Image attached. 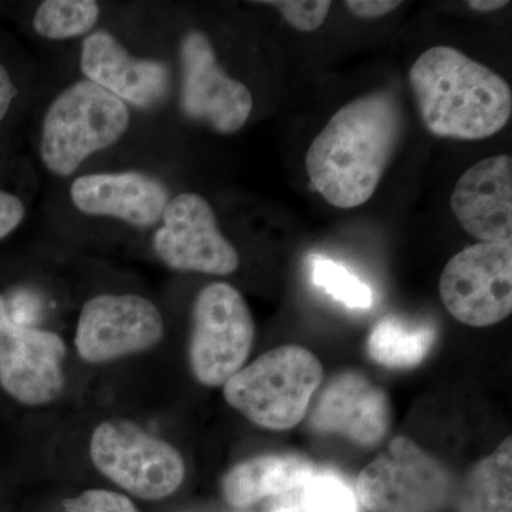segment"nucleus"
<instances>
[{
  "instance_id": "423d86ee",
  "label": "nucleus",
  "mask_w": 512,
  "mask_h": 512,
  "mask_svg": "<svg viewBox=\"0 0 512 512\" xmlns=\"http://www.w3.org/2000/svg\"><path fill=\"white\" fill-rule=\"evenodd\" d=\"M90 457L104 477L144 500L170 497L185 477L177 448L127 420L99 424L90 441Z\"/></svg>"
},
{
  "instance_id": "39448f33",
  "label": "nucleus",
  "mask_w": 512,
  "mask_h": 512,
  "mask_svg": "<svg viewBox=\"0 0 512 512\" xmlns=\"http://www.w3.org/2000/svg\"><path fill=\"white\" fill-rule=\"evenodd\" d=\"M454 491L447 468L404 436L394 437L356 483L357 497L370 512H443Z\"/></svg>"
},
{
  "instance_id": "5701e85b",
  "label": "nucleus",
  "mask_w": 512,
  "mask_h": 512,
  "mask_svg": "<svg viewBox=\"0 0 512 512\" xmlns=\"http://www.w3.org/2000/svg\"><path fill=\"white\" fill-rule=\"evenodd\" d=\"M275 6L289 25L301 32H313L325 23L332 2L328 0H276L262 2Z\"/></svg>"
},
{
  "instance_id": "4468645a",
  "label": "nucleus",
  "mask_w": 512,
  "mask_h": 512,
  "mask_svg": "<svg viewBox=\"0 0 512 512\" xmlns=\"http://www.w3.org/2000/svg\"><path fill=\"white\" fill-rule=\"evenodd\" d=\"M468 234L485 244L512 239V158L500 154L468 168L450 198Z\"/></svg>"
},
{
  "instance_id": "20e7f679",
  "label": "nucleus",
  "mask_w": 512,
  "mask_h": 512,
  "mask_svg": "<svg viewBox=\"0 0 512 512\" xmlns=\"http://www.w3.org/2000/svg\"><path fill=\"white\" fill-rule=\"evenodd\" d=\"M126 103L90 80L67 87L43 120L40 153L53 174L69 177L87 157L110 147L126 133Z\"/></svg>"
},
{
  "instance_id": "9b49d317",
  "label": "nucleus",
  "mask_w": 512,
  "mask_h": 512,
  "mask_svg": "<svg viewBox=\"0 0 512 512\" xmlns=\"http://www.w3.org/2000/svg\"><path fill=\"white\" fill-rule=\"evenodd\" d=\"M181 64L184 113L222 134L244 127L254 109V97L244 83L224 73L204 33L195 30L184 37Z\"/></svg>"
},
{
  "instance_id": "b1692460",
  "label": "nucleus",
  "mask_w": 512,
  "mask_h": 512,
  "mask_svg": "<svg viewBox=\"0 0 512 512\" xmlns=\"http://www.w3.org/2000/svg\"><path fill=\"white\" fill-rule=\"evenodd\" d=\"M63 512H138L124 495L107 490L84 491L79 497L67 498Z\"/></svg>"
},
{
  "instance_id": "6e6552de",
  "label": "nucleus",
  "mask_w": 512,
  "mask_h": 512,
  "mask_svg": "<svg viewBox=\"0 0 512 512\" xmlns=\"http://www.w3.org/2000/svg\"><path fill=\"white\" fill-rule=\"evenodd\" d=\"M450 315L464 325L485 328L512 312V241L473 245L448 261L439 284Z\"/></svg>"
},
{
  "instance_id": "f8f14e48",
  "label": "nucleus",
  "mask_w": 512,
  "mask_h": 512,
  "mask_svg": "<svg viewBox=\"0 0 512 512\" xmlns=\"http://www.w3.org/2000/svg\"><path fill=\"white\" fill-rule=\"evenodd\" d=\"M64 356L56 333L10 322L0 330V386L28 406L55 402L64 387Z\"/></svg>"
},
{
  "instance_id": "c85d7f7f",
  "label": "nucleus",
  "mask_w": 512,
  "mask_h": 512,
  "mask_svg": "<svg viewBox=\"0 0 512 512\" xmlns=\"http://www.w3.org/2000/svg\"><path fill=\"white\" fill-rule=\"evenodd\" d=\"M508 5H510V2H507V0H471V2H468L470 9L483 13L494 12V10L503 9Z\"/></svg>"
},
{
  "instance_id": "412c9836",
  "label": "nucleus",
  "mask_w": 512,
  "mask_h": 512,
  "mask_svg": "<svg viewBox=\"0 0 512 512\" xmlns=\"http://www.w3.org/2000/svg\"><path fill=\"white\" fill-rule=\"evenodd\" d=\"M311 278L316 288L322 289L346 308L370 309L375 302L369 285L357 278L345 265L328 256H312Z\"/></svg>"
},
{
  "instance_id": "2eb2a0df",
  "label": "nucleus",
  "mask_w": 512,
  "mask_h": 512,
  "mask_svg": "<svg viewBox=\"0 0 512 512\" xmlns=\"http://www.w3.org/2000/svg\"><path fill=\"white\" fill-rule=\"evenodd\" d=\"M82 70L90 82L143 109L160 103L170 87L163 63L136 59L107 32H94L84 40Z\"/></svg>"
},
{
  "instance_id": "dca6fc26",
  "label": "nucleus",
  "mask_w": 512,
  "mask_h": 512,
  "mask_svg": "<svg viewBox=\"0 0 512 512\" xmlns=\"http://www.w3.org/2000/svg\"><path fill=\"white\" fill-rule=\"evenodd\" d=\"M70 195L84 214L119 218L141 228L156 224L170 201L160 181L140 173L84 175L74 180Z\"/></svg>"
},
{
  "instance_id": "f257e3e1",
  "label": "nucleus",
  "mask_w": 512,
  "mask_h": 512,
  "mask_svg": "<svg viewBox=\"0 0 512 512\" xmlns=\"http://www.w3.org/2000/svg\"><path fill=\"white\" fill-rule=\"evenodd\" d=\"M402 111L389 92L357 97L329 120L306 154L315 190L342 210L373 197L402 134Z\"/></svg>"
},
{
  "instance_id": "cd10ccee",
  "label": "nucleus",
  "mask_w": 512,
  "mask_h": 512,
  "mask_svg": "<svg viewBox=\"0 0 512 512\" xmlns=\"http://www.w3.org/2000/svg\"><path fill=\"white\" fill-rule=\"evenodd\" d=\"M16 96V87L10 79L5 67L0 64V121L5 119L13 99Z\"/></svg>"
},
{
  "instance_id": "bb28decb",
  "label": "nucleus",
  "mask_w": 512,
  "mask_h": 512,
  "mask_svg": "<svg viewBox=\"0 0 512 512\" xmlns=\"http://www.w3.org/2000/svg\"><path fill=\"white\" fill-rule=\"evenodd\" d=\"M346 8L362 19L382 18L387 13L402 6V2H393V0H349L345 2Z\"/></svg>"
},
{
  "instance_id": "aec40b11",
  "label": "nucleus",
  "mask_w": 512,
  "mask_h": 512,
  "mask_svg": "<svg viewBox=\"0 0 512 512\" xmlns=\"http://www.w3.org/2000/svg\"><path fill=\"white\" fill-rule=\"evenodd\" d=\"M99 13V5L93 0H46L37 9L33 28L46 39H70L89 32Z\"/></svg>"
},
{
  "instance_id": "a211bd4d",
  "label": "nucleus",
  "mask_w": 512,
  "mask_h": 512,
  "mask_svg": "<svg viewBox=\"0 0 512 512\" xmlns=\"http://www.w3.org/2000/svg\"><path fill=\"white\" fill-rule=\"evenodd\" d=\"M453 503L457 512H512L511 437L478 461L454 491Z\"/></svg>"
},
{
  "instance_id": "9d476101",
  "label": "nucleus",
  "mask_w": 512,
  "mask_h": 512,
  "mask_svg": "<svg viewBox=\"0 0 512 512\" xmlns=\"http://www.w3.org/2000/svg\"><path fill=\"white\" fill-rule=\"evenodd\" d=\"M163 227L154 237L161 261L175 271L225 276L239 265L237 249L218 227L210 202L194 192L168 201Z\"/></svg>"
},
{
  "instance_id": "393cba45",
  "label": "nucleus",
  "mask_w": 512,
  "mask_h": 512,
  "mask_svg": "<svg viewBox=\"0 0 512 512\" xmlns=\"http://www.w3.org/2000/svg\"><path fill=\"white\" fill-rule=\"evenodd\" d=\"M8 309L12 322L22 328H35L42 315V303L36 293L30 291L16 292L8 303Z\"/></svg>"
},
{
  "instance_id": "6ab92c4d",
  "label": "nucleus",
  "mask_w": 512,
  "mask_h": 512,
  "mask_svg": "<svg viewBox=\"0 0 512 512\" xmlns=\"http://www.w3.org/2000/svg\"><path fill=\"white\" fill-rule=\"evenodd\" d=\"M437 339V329L429 322H409L389 315L380 320L367 339V355L377 365L390 369L419 366Z\"/></svg>"
},
{
  "instance_id": "ddd939ff",
  "label": "nucleus",
  "mask_w": 512,
  "mask_h": 512,
  "mask_svg": "<svg viewBox=\"0 0 512 512\" xmlns=\"http://www.w3.org/2000/svg\"><path fill=\"white\" fill-rule=\"evenodd\" d=\"M392 423L389 396L362 373L333 377L313 407L311 426L319 433L340 434L360 447H373Z\"/></svg>"
},
{
  "instance_id": "f03ea898",
  "label": "nucleus",
  "mask_w": 512,
  "mask_h": 512,
  "mask_svg": "<svg viewBox=\"0 0 512 512\" xmlns=\"http://www.w3.org/2000/svg\"><path fill=\"white\" fill-rule=\"evenodd\" d=\"M424 126L437 137L484 140L507 126L510 84L453 47L426 50L409 73Z\"/></svg>"
},
{
  "instance_id": "a878e982",
  "label": "nucleus",
  "mask_w": 512,
  "mask_h": 512,
  "mask_svg": "<svg viewBox=\"0 0 512 512\" xmlns=\"http://www.w3.org/2000/svg\"><path fill=\"white\" fill-rule=\"evenodd\" d=\"M25 217V207L15 195L0 191V238L6 237Z\"/></svg>"
},
{
  "instance_id": "c756f323",
  "label": "nucleus",
  "mask_w": 512,
  "mask_h": 512,
  "mask_svg": "<svg viewBox=\"0 0 512 512\" xmlns=\"http://www.w3.org/2000/svg\"><path fill=\"white\" fill-rule=\"evenodd\" d=\"M271 512H302V505L292 500H282L272 507Z\"/></svg>"
},
{
  "instance_id": "4be33fe9",
  "label": "nucleus",
  "mask_w": 512,
  "mask_h": 512,
  "mask_svg": "<svg viewBox=\"0 0 512 512\" xmlns=\"http://www.w3.org/2000/svg\"><path fill=\"white\" fill-rule=\"evenodd\" d=\"M306 512H357L355 494L338 474L315 471L302 487Z\"/></svg>"
},
{
  "instance_id": "1a4fd4ad",
  "label": "nucleus",
  "mask_w": 512,
  "mask_h": 512,
  "mask_svg": "<svg viewBox=\"0 0 512 512\" xmlns=\"http://www.w3.org/2000/svg\"><path fill=\"white\" fill-rule=\"evenodd\" d=\"M163 336V318L153 302L138 295H99L83 306L74 343L83 360L100 365L146 352Z\"/></svg>"
},
{
  "instance_id": "7ed1b4c3",
  "label": "nucleus",
  "mask_w": 512,
  "mask_h": 512,
  "mask_svg": "<svg viewBox=\"0 0 512 512\" xmlns=\"http://www.w3.org/2000/svg\"><path fill=\"white\" fill-rule=\"evenodd\" d=\"M323 382L318 357L302 346L269 350L224 384L232 409L268 430L298 426L308 413L313 394Z\"/></svg>"
},
{
  "instance_id": "f3484780",
  "label": "nucleus",
  "mask_w": 512,
  "mask_h": 512,
  "mask_svg": "<svg viewBox=\"0 0 512 512\" xmlns=\"http://www.w3.org/2000/svg\"><path fill=\"white\" fill-rule=\"evenodd\" d=\"M311 461L298 456H259L242 461L222 478V495L231 507L248 508L266 497L302 488L315 473Z\"/></svg>"
},
{
  "instance_id": "0eeeda50",
  "label": "nucleus",
  "mask_w": 512,
  "mask_h": 512,
  "mask_svg": "<svg viewBox=\"0 0 512 512\" xmlns=\"http://www.w3.org/2000/svg\"><path fill=\"white\" fill-rule=\"evenodd\" d=\"M254 339L252 313L234 286L215 282L198 293L188 350L198 382L224 386L247 362Z\"/></svg>"
}]
</instances>
